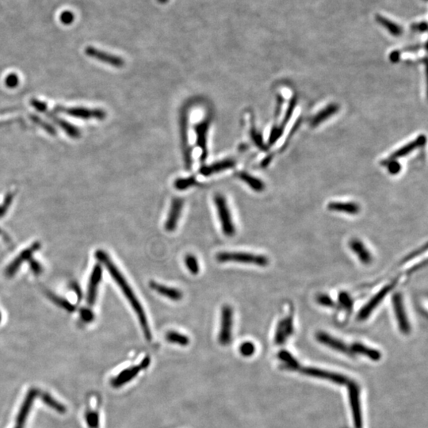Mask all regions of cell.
Returning <instances> with one entry per match:
<instances>
[{
  "label": "cell",
  "instance_id": "cell-38",
  "mask_svg": "<svg viewBox=\"0 0 428 428\" xmlns=\"http://www.w3.org/2000/svg\"><path fill=\"white\" fill-rule=\"evenodd\" d=\"M240 353L245 357L252 356L255 352V346L250 341H246L241 344L240 347Z\"/></svg>",
  "mask_w": 428,
  "mask_h": 428
},
{
  "label": "cell",
  "instance_id": "cell-15",
  "mask_svg": "<svg viewBox=\"0 0 428 428\" xmlns=\"http://www.w3.org/2000/svg\"><path fill=\"white\" fill-rule=\"evenodd\" d=\"M86 55L89 58L107 63L109 65H112L115 67H122L124 64V60L119 56L113 55L107 52L102 51L98 50L93 46H87L84 50Z\"/></svg>",
  "mask_w": 428,
  "mask_h": 428
},
{
  "label": "cell",
  "instance_id": "cell-30",
  "mask_svg": "<svg viewBox=\"0 0 428 428\" xmlns=\"http://www.w3.org/2000/svg\"><path fill=\"white\" fill-rule=\"evenodd\" d=\"M423 143H424V137H420L418 140H414L413 142H411L410 144H406L405 147H403V148H400L397 152H395L392 155V156H391V159L399 158V157L405 156V155L408 154L409 152H413L415 148H417V147L421 145Z\"/></svg>",
  "mask_w": 428,
  "mask_h": 428
},
{
  "label": "cell",
  "instance_id": "cell-43",
  "mask_svg": "<svg viewBox=\"0 0 428 428\" xmlns=\"http://www.w3.org/2000/svg\"><path fill=\"white\" fill-rule=\"evenodd\" d=\"M80 317H81L83 321L86 322V323H90V322L93 321V320H94L95 315H94L92 311L90 308H83L80 309Z\"/></svg>",
  "mask_w": 428,
  "mask_h": 428
},
{
  "label": "cell",
  "instance_id": "cell-28",
  "mask_svg": "<svg viewBox=\"0 0 428 428\" xmlns=\"http://www.w3.org/2000/svg\"><path fill=\"white\" fill-rule=\"evenodd\" d=\"M166 340L169 343H175L178 345L182 346V347H185L189 345V339L188 336H185L183 334L180 333V332H175V331H170L166 334Z\"/></svg>",
  "mask_w": 428,
  "mask_h": 428
},
{
  "label": "cell",
  "instance_id": "cell-48",
  "mask_svg": "<svg viewBox=\"0 0 428 428\" xmlns=\"http://www.w3.org/2000/svg\"><path fill=\"white\" fill-rule=\"evenodd\" d=\"M1 320H2V315H1V312H0V322H1Z\"/></svg>",
  "mask_w": 428,
  "mask_h": 428
},
{
  "label": "cell",
  "instance_id": "cell-19",
  "mask_svg": "<svg viewBox=\"0 0 428 428\" xmlns=\"http://www.w3.org/2000/svg\"><path fill=\"white\" fill-rule=\"evenodd\" d=\"M209 120H205L201 122L195 127L196 136H197V144L201 148V161H205L207 159V136L209 128Z\"/></svg>",
  "mask_w": 428,
  "mask_h": 428
},
{
  "label": "cell",
  "instance_id": "cell-6",
  "mask_svg": "<svg viewBox=\"0 0 428 428\" xmlns=\"http://www.w3.org/2000/svg\"><path fill=\"white\" fill-rule=\"evenodd\" d=\"M150 357L144 358L140 364L137 366H132L128 367L126 369H123L119 374L113 377L111 380V385L115 389H119L123 385H126L127 383L132 381L135 377L139 374L140 371L147 369L150 366Z\"/></svg>",
  "mask_w": 428,
  "mask_h": 428
},
{
  "label": "cell",
  "instance_id": "cell-41",
  "mask_svg": "<svg viewBox=\"0 0 428 428\" xmlns=\"http://www.w3.org/2000/svg\"><path fill=\"white\" fill-rule=\"evenodd\" d=\"M316 302L320 306H324V307H329V308L333 307L334 305H335L331 297L328 296L327 294L318 295L316 297Z\"/></svg>",
  "mask_w": 428,
  "mask_h": 428
},
{
  "label": "cell",
  "instance_id": "cell-8",
  "mask_svg": "<svg viewBox=\"0 0 428 428\" xmlns=\"http://www.w3.org/2000/svg\"><path fill=\"white\" fill-rule=\"evenodd\" d=\"M392 303L399 329L404 335H409L411 332V324L409 317L407 316L402 294L401 293H395L392 298Z\"/></svg>",
  "mask_w": 428,
  "mask_h": 428
},
{
  "label": "cell",
  "instance_id": "cell-45",
  "mask_svg": "<svg viewBox=\"0 0 428 428\" xmlns=\"http://www.w3.org/2000/svg\"><path fill=\"white\" fill-rule=\"evenodd\" d=\"M412 29L419 32H425L428 29V24L426 22H420V23H415L412 26Z\"/></svg>",
  "mask_w": 428,
  "mask_h": 428
},
{
  "label": "cell",
  "instance_id": "cell-42",
  "mask_svg": "<svg viewBox=\"0 0 428 428\" xmlns=\"http://www.w3.org/2000/svg\"><path fill=\"white\" fill-rule=\"evenodd\" d=\"M19 78L15 73L9 74L5 79V84L8 88L13 89L18 87Z\"/></svg>",
  "mask_w": 428,
  "mask_h": 428
},
{
  "label": "cell",
  "instance_id": "cell-36",
  "mask_svg": "<svg viewBox=\"0 0 428 428\" xmlns=\"http://www.w3.org/2000/svg\"><path fill=\"white\" fill-rule=\"evenodd\" d=\"M338 302L340 307L345 310H351L353 307V299L347 292H341L338 297Z\"/></svg>",
  "mask_w": 428,
  "mask_h": 428
},
{
  "label": "cell",
  "instance_id": "cell-10",
  "mask_svg": "<svg viewBox=\"0 0 428 428\" xmlns=\"http://www.w3.org/2000/svg\"><path fill=\"white\" fill-rule=\"evenodd\" d=\"M348 396L351 405V413L353 417L355 428H363V417H362L361 404H360V390L357 383L349 381Z\"/></svg>",
  "mask_w": 428,
  "mask_h": 428
},
{
  "label": "cell",
  "instance_id": "cell-5",
  "mask_svg": "<svg viewBox=\"0 0 428 428\" xmlns=\"http://www.w3.org/2000/svg\"><path fill=\"white\" fill-rule=\"evenodd\" d=\"M397 282H398V280L397 279V280L393 281L389 284L383 286L382 288L379 290L374 296L372 297V298L369 299V302H367V304L363 306L361 310L359 311L357 316L358 320H360V321L367 320V318L369 317L372 312L376 309L377 306L381 304L382 301L386 298L387 295L395 288V286L397 285Z\"/></svg>",
  "mask_w": 428,
  "mask_h": 428
},
{
  "label": "cell",
  "instance_id": "cell-3",
  "mask_svg": "<svg viewBox=\"0 0 428 428\" xmlns=\"http://www.w3.org/2000/svg\"><path fill=\"white\" fill-rule=\"evenodd\" d=\"M214 202L224 234L227 237H233L236 234V227L226 198L222 194L217 193L214 197Z\"/></svg>",
  "mask_w": 428,
  "mask_h": 428
},
{
  "label": "cell",
  "instance_id": "cell-29",
  "mask_svg": "<svg viewBox=\"0 0 428 428\" xmlns=\"http://www.w3.org/2000/svg\"><path fill=\"white\" fill-rule=\"evenodd\" d=\"M239 177L255 191L261 192L264 189V183L261 182V180L250 176L248 174H239Z\"/></svg>",
  "mask_w": 428,
  "mask_h": 428
},
{
  "label": "cell",
  "instance_id": "cell-13",
  "mask_svg": "<svg viewBox=\"0 0 428 428\" xmlns=\"http://www.w3.org/2000/svg\"><path fill=\"white\" fill-rule=\"evenodd\" d=\"M316 339L319 343L329 347L334 351L348 355L350 357H354V355L351 352V346L347 345V343L342 341L341 340L331 336L327 332H318L316 335Z\"/></svg>",
  "mask_w": 428,
  "mask_h": 428
},
{
  "label": "cell",
  "instance_id": "cell-44",
  "mask_svg": "<svg viewBox=\"0 0 428 428\" xmlns=\"http://www.w3.org/2000/svg\"><path fill=\"white\" fill-rule=\"evenodd\" d=\"M28 262H29L30 269H31L34 274H40L42 272V269L43 268H42V264L38 261L33 259V258H31Z\"/></svg>",
  "mask_w": 428,
  "mask_h": 428
},
{
  "label": "cell",
  "instance_id": "cell-46",
  "mask_svg": "<svg viewBox=\"0 0 428 428\" xmlns=\"http://www.w3.org/2000/svg\"><path fill=\"white\" fill-rule=\"evenodd\" d=\"M71 289L75 291V294L77 295L78 301H81L83 294H82L81 290H80V287H79L78 283H76V282H72V283H71Z\"/></svg>",
  "mask_w": 428,
  "mask_h": 428
},
{
  "label": "cell",
  "instance_id": "cell-35",
  "mask_svg": "<svg viewBox=\"0 0 428 428\" xmlns=\"http://www.w3.org/2000/svg\"><path fill=\"white\" fill-rule=\"evenodd\" d=\"M196 184V179L194 177L184 178V179H179L175 183V187L180 190H184L191 187Z\"/></svg>",
  "mask_w": 428,
  "mask_h": 428
},
{
  "label": "cell",
  "instance_id": "cell-50",
  "mask_svg": "<svg viewBox=\"0 0 428 428\" xmlns=\"http://www.w3.org/2000/svg\"><path fill=\"white\" fill-rule=\"evenodd\" d=\"M425 1H427V0H425Z\"/></svg>",
  "mask_w": 428,
  "mask_h": 428
},
{
  "label": "cell",
  "instance_id": "cell-12",
  "mask_svg": "<svg viewBox=\"0 0 428 428\" xmlns=\"http://www.w3.org/2000/svg\"><path fill=\"white\" fill-rule=\"evenodd\" d=\"M294 332V314L290 312L281 319L277 324L274 333V343L277 345L284 344Z\"/></svg>",
  "mask_w": 428,
  "mask_h": 428
},
{
  "label": "cell",
  "instance_id": "cell-18",
  "mask_svg": "<svg viewBox=\"0 0 428 428\" xmlns=\"http://www.w3.org/2000/svg\"><path fill=\"white\" fill-rule=\"evenodd\" d=\"M42 113H44L49 119H51L56 124H58V126L63 129L66 132V134L68 135L69 137L73 139H78L81 136V132L77 127H75L73 124L68 122L67 121L63 119H60L59 117L55 115V113H52L49 110V107H46Z\"/></svg>",
  "mask_w": 428,
  "mask_h": 428
},
{
  "label": "cell",
  "instance_id": "cell-7",
  "mask_svg": "<svg viewBox=\"0 0 428 428\" xmlns=\"http://www.w3.org/2000/svg\"><path fill=\"white\" fill-rule=\"evenodd\" d=\"M233 310L231 306L225 305L221 309V328L218 341L221 345L227 346L233 339Z\"/></svg>",
  "mask_w": 428,
  "mask_h": 428
},
{
  "label": "cell",
  "instance_id": "cell-31",
  "mask_svg": "<svg viewBox=\"0 0 428 428\" xmlns=\"http://www.w3.org/2000/svg\"><path fill=\"white\" fill-rule=\"evenodd\" d=\"M46 294H47V296L49 297L50 300L52 302H54V304L57 305V306H59L61 308H63V309H65L66 311L69 312H74L75 310V306L70 303L68 301L66 300L64 298H61V297L58 296V295H56V294H52L50 292H46Z\"/></svg>",
  "mask_w": 428,
  "mask_h": 428
},
{
  "label": "cell",
  "instance_id": "cell-4",
  "mask_svg": "<svg viewBox=\"0 0 428 428\" xmlns=\"http://www.w3.org/2000/svg\"><path fill=\"white\" fill-rule=\"evenodd\" d=\"M54 113H61L69 115L75 119L90 120H104L107 117V113L101 109H89L85 107H65L61 105L56 106L54 108Z\"/></svg>",
  "mask_w": 428,
  "mask_h": 428
},
{
  "label": "cell",
  "instance_id": "cell-32",
  "mask_svg": "<svg viewBox=\"0 0 428 428\" xmlns=\"http://www.w3.org/2000/svg\"><path fill=\"white\" fill-rule=\"evenodd\" d=\"M85 421L88 428H99L100 417L97 411H87L85 413Z\"/></svg>",
  "mask_w": 428,
  "mask_h": 428
},
{
  "label": "cell",
  "instance_id": "cell-2",
  "mask_svg": "<svg viewBox=\"0 0 428 428\" xmlns=\"http://www.w3.org/2000/svg\"><path fill=\"white\" fill-rule=\"evenodd\" d=\"M216 258L220 262H241L244 264L255 265L262 267L268 266L269 264L267 257L253 253L223 251L218 253Z\"/></svg>",
  "mask_w": 428,
  "mask_h": 428
},
{
  "label": "cell",
  "instance_id": "cell-16",
  "mask_svg": "<svg viewBox=\"0 0 428 428\" xmlns=\"http://www.w3.org/2000/svg\"><path fill=\"white\" fill-rule=\"evenodd\" d=\"M103 278V267L100 264H96L93 268L87 290V301L89 306H94L96 302L98 288Z\"/></svg>",
  "mask_w": 428,
  "mask_h": 428
},
{
  "label": "cell",
  "instance_id": "cell-14",
  "mask_svg": "<svg viewBox=\"0 0 428 428\" xmlns=\"http://www.w3.org/2000/svg\"><path fill=\"white\" fill-rule=\"evenodd\" d=\"M40 248H41V244L39 242H35L30 247L25 249L23 251L20 253L19 255L16 257L14 260L10 262V264L8 265L6 267L5 270L6 276L9 278L14 276V274L18 272L22 263L26 261L30 260L34 253L38 251Z\"/></svg>",
  "mask_w": 428,
  "mask_h": 428
},
{
  "label": "cell",
  "instance_id": "cell-9",
  "mask_svg": "<svg viewBox=\"0 0 428 428\" xmlns=\"http://www.w3.org/2000/svg\"><path fill=\"white\" fill-rule=\"evenodd\" d=\"M298 371L303 374L306 375V376L326 380V381L336 383L337 385H347V383L349 382V379L341 373L331 372V371L326 370V369H319L316 367H301Z\"/></svg>",
  "mask_w": 428,
  "mask_h": 428
},
{
  "label": "cell",
  "instance_id": "cell-11",
  "mask_svg": "<svg viewBox=\"0 0 428 428\" xmlns=\"http://www.w3.org/2000/svg\"><path fill=\"white\" fill-rule=\"evenodd\" d=\"M38 389L32 388L28 391L26 397L20 406L18 414L15 418V425L13 428H25L26 421L30 417L32 408L34 405V401L38 397Z\"/></svg>",
  "mask_w": 428,
  "mask_h": 428
},
{
  "label": "cell",
  "instance_id": "cell-47",
  "mask_svg": "<svg viewBox=\"0 0 428 428\" xmlns=\"http://www.w3.org/2000/svg\"><path fill=\"white\" fill-rule=\"evenodd\" d=\"M168 1H169V0H157V2H158L159 3H160V4L167 3V2H168Z\"/></svg>",
  "mask_w": 428,
  "mask_h": 428
},
{
  "label": "cell",
  "instance_id": "cell-23",
  "mask_svg": "<svg viewBox=\"0 0 428 428\" xmlns=\"http://www.w3.org/2000/svg\"><path fill=\"white\" fill-rule=\"evenodd\" d=\"M328 209L331 211L347 213L350 215H356L360 211V207L357 203L343 201H332L328 204Z\"/></svg>",
  "mask_w": 428,
  "mask_h": 428
},
{
  "label": "cell",
  "instance_id": "cell-24",
  "mask_svg": "<svg viewBox=\"0 0 428 428\" xmlns=\"http://www.w3.org/2000/svg\"><path fill=\"white\" fill-rule=\"evenodd\" d=\"M235 164L236 162L234 160L227 159V160H224L222 161H220V162L210 164L209 166L203 167V168H201L200 172L202 176H209L213 175V174L229 170L230 168L235 166Z\"/></svg>",
  "mask_w": 428,
  "mask_h": 428
},
{
  "label": "cell",
  "instance_id": "cell-34",
  "mask_svg": "<svg viewBox=\"0 0 428 428\" xmlns=\"http://www.w3.org/2000/svg\"><path fill=\"white\" fill-rule=\"evenodd\" d=\"M185 264L189 272L191 273L192 274L196 275L199 273V264H198V261L194 255H191V254L185 255Z\"/></svg>",
  "mask_w": 428,
  "mask_h": 428
},
{
  "label": "cell",
  "instance_id": "cell-40",
  "mask_svg": "<svg viewBox=\"0 0 428 428\" xmlns=\"http://www.w3.org/2000/svg\"><path fill=\"white\" fill-rule=\"evenodd\" d=\"M74 20H75V14L70 10L63 11L60 15V21L65 26H70L71 24L73 23Z\"/></svg>",
  "mask_w": 428,
  "mask_h": 428
},
{
  "label": "cell",
  "instance_id": "cell-33",
  "mask_svg": "<svg viewBox=\"0 0 428 428\" xmlns=\"http://www.w3.org/2000/svg\"><path fill=\"white\" fill-rule=\"evenodd\" d=\"M30 117L33 122L35 123L36 124H38V126L43 128L44 130H46L48 133H50V135H53V136L57 134V130H56L55 128L53 125H51V124L46 122V121H44L43 119H41L38 115H30Z\"/></svg>",
  "mask_w": 428,
  "mask_h": 428
},
{
  "label": "cell",
  "instance_id": "cell-26",
  "mask_svg": "<svg viewBox=\"0 0 428 428\" xmlns=\"http://www.w3.org/2000/svg\"><path fill=\"white\" fill-rule=\"evenodd\" d=\"M375 20H376V22L380 26H382L383 28H385V30L389 32V34H392L394 37H400L404 33V30H403V28L400 25L395 23L392 20L385 18V17L381 15V14H376L375 15Z\"/></svg>",
  "mask_w": 428,
  "mask_h": 428
},
{
  "label": "cell",
  "instance_id": "cell-22",
  "mask_svg": "<svg viewBox=\"0 0 428 428\" xmlns=\"http://www.w3.org/2000/svg\"><path fill=\"white\" fill-rule=\"evenodd\" d=\"M350 346L354 356L355 355H363L374 362L379 361L381 359V353L378 350L367 347V345H364L361 343H355Z\"/></svg>",
  "mask_w": 428,
  "mask_h": 428
},
{
  "label": "cell",
  "instance_id": "cell-39",
  "mask_svg": "<svg viewBox=\"0 0 428 428\" xmlns=\"http://www.w3.org/2000/svg\"><path fill=\"white\" fill-rule=\"evenodd\" d=\"M14 197V193H8L6 194L2 205H0V217H3L6 214L8 209H9L10 205H11Z\"/></svg>",
  "mask_w": 428,
  "mask_h": 428
},
{
  "label": "cell",
  "instance_id": "cell-25",
  "mask_svg": "<svg viewBox=\"0 0 428 428\" xmlns=\"http://www.w3.org/2000/svg\"><path fill=\"white\" fill-rule=\"evenodd\" d=\"M38 397H39L45 405L50 407V409L55 411L60 414H64L66 413V407L62 403L58 401L57 399L54 398L50 393L46 391L38 389Z\"/></svg>",
  "mask_w": 428,
  "mask_h": 428
},
{
  "label": "cell",
  "instance_id": "cell-17",
  "mask_svg": "<svg viewBox=\"0 0 428 428\" xmlns=\"http://www.w3.org/2000/svg\"><path fill=\"white\" fill-rule=\"evenodd\" d=\"M184 201L182 198H175L172 201L170 211L165 222V229L168 232H173L177 228L178 223L180 221L182 210L183 208Z\"/></svg>",
  "mask_w": 428,
  "mask_h": 428
},
{
  "label": "cell",
  "instance_id": "cell-37",
  "mask_svg": "<svg viewBox=\"0 0 428 428\" xmlns=\"http://www.w3.org/2000/svg\"><path fill=\"white\" fill-rule=\"evenodd\" d=\"M336 111H337V107L336 106H330L328 108L325 109L324 111L320 112L319 115H317V116L315 118L313 122H312V124L316 125L318 123L321 122L325 120L326 119H328V117L331 116Z\"/></svg>",
  "mask_w": 428,
  "mask_h": 428
},
{
  "label": "cell",
  "instance_id": "cell-49",
  "mask_svg": "<svg viewBox=\"0 0 428 428\" xmlns=\"http://www.w3.org/2000/svg\"><path fill=\"white\" fill-rule=\"evenodd\" d=\"M0 233H1V229H0Z\"/></svg>",
  "mask_w": 428,
  "mask_h": 428
},
{
  "label": "cell",
  "instance_id": "cell-1",
  "mask_svg": "<svg viewBox=\"0 0 428 428\" xmlns=\"http://www.w3.org/2000/svg\"><path fill=\"white\" fill-rule=\"evenodd\" d=\"M95 258H97V260L99 261L101 263H103L107 267L109 274H111V276L116 282L117 285L120 287L124 296L126 298L129 304L132 306V309L134 310L135 313L138 317L144 337L148 341H151L152 340V332H151L150 326L148 324L146 314L144 312L142 306L139 302L138 298H136V294L133 292V290L131 288V286L128 284L126 279L123 276V274L121 273L119 269L115 264V262H113L111 257L106 251H103V250H98L95 252Z\"/></svg>",
  "mask_w": 428,
  "mask_h": 428
},
{
  "label": "cell",
  "instance_id": "cell-27",
  "mask_svg": "<svg viewBox=\"0 0 428 428\" xmlns=\"http://www.w3.org/2000/svg\"><path fill=\"white\" fill-rule=\"evenodd\" d=\"M278 356L279 360L282 362V366L286 367V369L290 370H299L300 369L301 365L298 360L289 351L285 350L281 351Z\"/></svg>",
  "mask_w": 428,
  "mask_h": 428
},
{
  "label": "cell",
  "instance_id": "cell-20",
  "mask_svg": "<svg viewBox=\"0 0 428 428\" xmlns=\"http://www.w3.org/2000/svg\"><path fill=\"white\" fill-rule=\"evenodd\" d=\"M349 247L363 264L369 265L373 261V256L369 249L360 240H351L349 242Z\"/></svg>",
  "mask_w": 428,
  "mask_h": 428
},
{
  "label": "cell",
  "instance_id": "cell-21",
  "mask_svg": "<svg viewBox=\"0 0 428 428\" xmlns=\"http://www.w3.org/2000/svg\"><path fill=\"white\" fill-rule=\"evenodd\" d=\"M149 286H150L152 290L158 293L161 296L165 297L170 300L179 302L183 298V293L180 290H178L177 288L164 286V285L160 284L158 282H153V281L150 282Z\"/></svg>",
  "mask_w": 428,
  "mask_h": 428
}]
</instances>
